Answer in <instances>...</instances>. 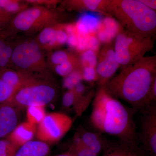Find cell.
I'll return each instance as SVG.
<instances>
[{
    "mask_svg": "<svg viewBox=\"0 0 156 156\" xmlns=\"http://www.w3.org/2000/svg\"><path fill=\"white\" fill-rule=\"evenodd\" d=\"M136 110L128 108L112 96L104 87H98L92 101L89 117L92 127L99 132L116 136L119 141L138 146L134 115Z\"/></svg>",
    "mask_w": 156,
    "mask_h": 156,
    "instance_id": "obj_1",
    "label": "cell"
},
{
    "mask_svg": "<svg viewBox=\"0 0 156 156\" xmlns=\"http://www.w3.org/2000/svg\"><path fill=\"white\" fill-rule=\"evenodd\" d=\"M155 80L156 56H144L122 69L103 87L114 97L142 110L150 105V92Z\"/></svg>",
    "mask_w": 156,
    "mask_h": 156,
    "instance_id": "obj_2",
    "label": "cell"
},
{
    "mask_svg": "<svg viewBox=\"0 0 156 156\" xmlns=\"http://www.w3.org/2000/svg\"><path fill=\"white\" fill-rule=\"evenodd\" d=\"M107 11L127 31L151 37L156 33V11L140 0H108Z\"/></svg>",
    "mask_w": 156,
    "mask_h": 156,
    "instance_id": "obj_3",
    "label": "cell"
},
{
    "mask_svg": "<svg viewBox=\"0 0 156 156\" xmlns=\"http://www.w3.org/2000/svg\"><path fill=\"white\" fill-rule=\"evenodd\" d=\"M68 12L58 7L51 9L41 6H30L12 17L5 31L13 37L19 32L28 34H38L48 27L67 23L69 17Z\"/></svg>",
    "mask_w": 156,
    "mask_h": 156,
    "instance_id": "obj_4",
    "label": "cell"
},
{
    "mask_svg": "<svg viewBox=\"0 0 156 156\" xmlns=\"http://www.w3.org/2000/svg\"><path fill=\"white\" fill-rule=\"evenodd\" d=\"M11 68L27 75L54 79L48 66L46 52L35 39L17 41L13 48Z\"/></svg>",
    "mask_w": 156,
    "mask_h": 156,
    "instance_id": "obj_5",
    "label": "cell"
},
{
    "mask_svg": "<svg viewBox=\"0 0 156 156\" xmlns=\"http://www.w3.org/2000/svg\"><path fill=\"white\" fill-rule=\"evenodd\" d=\"M58 92L55 79L28 76L14 93L9 105L18 110L34 105L45 106L56 100Z\"/></svg>",
    "mask_w": 156,
    "mask_h": 156,
    "instance_id": "obj_6",
    "label": "cell"
},
{
    "mask_svg": "<svg viewBox=\"0 0 156 156\" xmlns=\"http://www.w3.org/2000/svg\"><path fill=\"white\" fill-rule=\"evenodd\" d=\"M154 44L152 37L122 29L117 33L114 44L116 59L122 69L144 57L146 53L153 49Z\"/></svg>",
    "mask_w": 156,
    "mask_h": 156,
    "instance_id": "obj_7",
    "label": "cell"
},
{
    "mask_svg": "<svg viewBox=\"0 0 156 156\" xmlns=\"http://www.w3.org/2000/svg\"><path fill=\"white\" fill-rule=\"evenodd\" d=\"M72 125V119L65 114H48L37 127V138L49 144L56 143L67 134Z\"/></svg>",
    "mask_w": 156,
    "mask_h": 156,
    "instance_id": "obj_8",
    "label": "cell"
},
{
    "mask_svg": "<svg viewBox=\"0 0 156 156\" xmlns=\"http://www.w3.org/2000/svg\"><path fill=\"white\" fill-rule=\"evenodd\" d=\"M139 142L148 156H156V107L152 104L142 110Z\"/></svg>",
    "mask_w": 156,
    "mask_h": 156,
    "instance_id": "obj_9",
    "label": "cell"
},
{
    "mask_svg": "<svg viewBox=\"0 0 156 156\" xmlns=\"http://www.w3.org/2000/svg\"><path fill=\"white\" fill-rule=\"evenodd\" d=\"M68 24L58 23L48 27L40 31L34 39L47 53L55 50L67 44L69 37Z\"/></svg>",
    "mask_w": 156,
    "mask_h": 156,
    "instance_id": "obj_10",
    "label": "cell"
},
{
    "mask_svg": "<svg viewBox=\"0 0 156 156\" xmlns=\"http://www.w3.org/2000/svg\"><path fill=\"white\" fill-rule=\"evenodd\" d=\"M97 57V83L98 87H103L114 76L120 67L116 59L113 43L109 42L103 46Z\"/></svg>",
    "mask_w": 156,
    "mask_h": 156,
    "instance_id": "obj_11",
    "label": "cell"
},
{
    "mask_svg": "<svg viewBox=\"0 0 156 156\" xmlns=\"http://www.w3.org/2000/svg\"><path fill=\"white\" fill-rule=\"evenodd\" d=\"M27 77L11 68L0 70V105H9L14 93Z\"/></svg>",
    "mask_w": 156,
    "mask_h": 156,
    "instance_id": "obj_12",
    "label": "cell"
},
{
    "mask_svg": "<svg viewBox=\"0 0 156 156\" xmlns=\"http://www.w3.org/2000/svg\"><path fill=\"white\" fill-rule=\"evenodd\" d=\"M108 2V0H64L58 7L68 12L90 11L110 17L107 11Z\"/></svg>",
    "mask_w": 156,
    "mask_h": 156,
    "instance_id": "obj_13",
    "label": "cell"
},
{
    "mask_svg": "<svg viewBox=\"0 0 156 156\" xmlns=\"http://www.w3.org/2000/svg\"><path fill=\"white\" fill-rule=\"evenodd\" d=\"M102 152V156H148L138 146L128 145L119 140L115 142L108 140Z\"/></svg>",
    "mask_w": 156,
    "mask_h": 156,
    "instance_id": "obj_14",
    "label": "cell"
},
{
    "mask_svg": "<svg viewBox=\"0 0 156 156\" xmlns=\"http://www.w3.org/2000/svg\"><path fill=\"white\" fill-rule=\"evenodd\" d=\"M18 111L10 105H0V138L9 135L18 125Z\"/></svg>",
    "mask_w": 156,
    "mask_h": 156,
    "instance_id": "obj_15",
    "label": "cell"
},
{
    "mask_svg": "<svg viewBox=\"0 0 156 156\" xmlns=\"http://www.w3.org/2000/svg\"><path fill=\"white\" fill-rule=\"evenodd\" d=\"M37 129V126L27 121L17 125L8 135L7 139L19 148L23 144L32 140L36 134Z\"/></svg>",
    "mask_w": 156,
    "mask_h": 156,
    "instance_id": "obj_16",
    "label": "cell"
},
{
    "mask_svg": "<svg viewBox=\"0 0 156 156\" xmlns=\"http://www.w3.org/2000/svg\"><path fill=\"white\" fill-rule=\"evenodd\" d=\"M75 134L80 137L84 145L98 156L103 150L107 141L100 132H93L87 131L83 127L78 128Z\"/></svg>",
    "mask_w": 156,
    "mask_h": 156,
    "instance_id": "obj_17",
    "label": "cell"
},
{
    "mask_svg": "<svg viewBox=\"0 0 156 156\" xmlns=\"http://www.w3.org/2000/svg\"><path fill=\"white\" fill-rule=\"evenodd\" d=\"M50 145L40 140H31L20 147L14 156H48Z\"/></svg>",
    "mask_w": 156,
    "mask_h": 156,
    "instance_id": "obj_18",
    "label": "cell"
},
{
    "mask_svg": "<svg viewBox=\"0 0 156 156\" xmlns=\"http://www.w3.org/2000/svg\"><path fill=\"white\" fill-rule=\"evenodd\" d=\"M5 32L0 34V70L11 68V58L16 42Z\"/></svg>",
    "mask_w": 156,
    "mask_h": 156,
    "instance_id": "obj_19",
    "label": "cell"
},
{
    "mask_svg": "<svg viewBox=\"0 0 156 156\" xmlns=\"http://www.w3.org/2000/svg\"><path fill=\"white\" fill-rule=\"evenodd\" d=\"M30 6L25 0H0V7L13 16L22 12Z\"/></svg>",
    "mask_w": 156,
    "mask_h": 156,
    "instance_id": "obj_20",
    "label": "cell"
},
{
    "mask_svg": "<svg viewBox=\"0 0 156 156\" xmlns=\"http://www.w3.org/2000/svg\"><path fill=\"white\" fill-rule=\"evenodd\" d=\"M95 93L94 90L92 89L83 95L79 96L76 94V100L73 107L77 116H80L86 110L91 101L93 100Z\"/></svg>",
    "mask_w": 156,
    "mask_h": 156,
    "instance_id": "obj_21",
    "label": "cell"
},
{
    "mask_svg": "<svg viewBox=\"0 0 156 156\" xmlns=\"http://www.w3.org/2000/svg\"><path fill=\"white\" fill-rule=\"evenodd\" d=\"M68 151L74 156H98L84 145L76 134Z\"/></svg>",
    "mask_w": 156,
    "mask_h": 156,
    "instance_id": "obj_22",
    "label": "cell"
},
{
    "mask_svg": "<svg viewBox=\"0 0 156 156\" xmlns=\"http://www.w3.org/2000/svg\"><path fill=\"white\" fill-rule=\"evenodd\" d=\"M27 109V122L35 126H38L47 115L44 106L34 105L29 107Z\"/></svg>",
    "mask_w": 156,
    "mask_h": 156,
    "instance_id": "obj_23",
    "label": "cell"
},
{
    "mask_svg": "<svg viewBox=\"0 0 156 156\" xmlns=\"http://www.w3.org/2000/svg\"><path fill=\"white\" fill-rule=\"evenodd\" d=\"M80 53L81 63L83 68L86 67L96 68L98 55L94 50H84Z\"/></svg>",
    "mask_w": 156,
    "mask_h": 156,
    "instance_id": "obj_24",
    "label": "cell"
},
{
    "mask_svg": "<svg viewBox=\"0 0 156 156\" xmlns=\"http://www.w3.org/2000/svg\"><path fill=\"white\" fill-rule=\"evenodd\" d=\"M82 74L79 72H75L64 78L63 86L66 89L73 90L75 87L83 82Z\"/></svg>",
    "mask_w": 156,
    "mask_h": 156,
    "instance_id": "obj_25",
    "label": "cell"
},
{
    "mask_svg": "<svg viewBox=\"0 0 156 156\" xmlns=\"http://www.w3.org/2000/svg\"><path fill=\"white\" fill-rule=\"evenodd\" d=\"M18 149L8 140H0V156H14Z\"/></svg>",
    "mask_w": 156,
    "mask_h": 156,
    "instance_id": "obj_26",
    "label": "cell"
},
{
    "mask_svg": "<svg viewBox=\"0 0 156 156\" xmlns=\"http://www.w3.org/2000/svg\"><path fill=\"white\" fill-rule=\"evenodd\" d=\"M30 6H41L54 9L58 7L62 1L60 0H25Z\"/></svg>",
    "mask_w": 156,
    "mask_h": 156,
    "instance_id": "obj_27",
    "label": "cell"
},
{
    "mask_svg": "<svg viewBox=\"0 0 156 156\" xmlns=\"http://www.w3.org/2000/svg\"><path fill=\"white\" fill-rule=\"evenodd\" d=\"M83 81L89 83L97 82L98 75L96 68L86 67L83 68L82 73Z\"/></svg>",
    "mask_w": 156,
    "mask_h": 156,
    "instance_id": "obj_28",
    "label": "cell"
},
{
    "mask_svg": "<svg viewBox=\"0 0 156 156\" xmlns=\"http://www.w3.org/2000/svg\"><path fill=\"white\" fill-rule=\"evenodd\" d=\"M76 95L73 90H67L65 92L62 99V105L65 108L73 107L75 101Z\"/></svg>",
    "mask_w": 156,
    "mask_h": 156,
    "instance_id": "obj_29",
    "label": "cell"
},
{
    "mask_svg": "<svg viewBox=\"0 0 156 156\" xmlns=\"http://www.w3.org/2000/svg\"><path fill=\"white\" fill-rule=\"evenodd\" d=\"M13 17L0 7V34L6 29Z\"/></svg>",
    "mask_w": 156,
    "mask_h": 156,
    "instance_id": "obj_30",
    "label": "cell"
},
{
    "mask_svg": "<svg viewBox=\"0 0 156 156\" xmlns=\"http://www.w3.org/2000/svg\"><path fill=\"white\" fill-rule=\"evenodd\" d=\"M140 1L148 8L156 11V0H140Z\"/></svg>",
    "mask_w": 156,
    "mask_h": 156,
    "instance_id": "obj_31",
    "label": "cell"
},
{
    "mask_svg": "<svg viewBox=\"0 0 156 156\" xmlns=\"http://www.w3.org/2000/svg\"><path fill=\"white\" fill-rule=\"evenodd\" d=\"M74 156L73 154L70 153L69 151L63 153L58 154L55 155L53 156Z\"/></svg>",
    "mask_w": 156,
    "mask_h": 156,
    "instance_id": "obj_32",
    "label": "cell"
}]
</instances>
